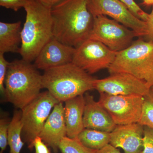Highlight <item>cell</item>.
Listing matches in <instances>:
<instances>
[{"label": "cell", "instance_id": "obj_2", "mask_svg": "<svg viewBox=\"0 0 153 153\" xmlns=\"http://www.w3.org/2000/svg\"><path fill=\"white\" fill-rule=\"evenodd\" d=\"M25 9L26 20L22 30L19 54L22 59L34 61L43 47L53 37L51 7L36 0H28Z\"/></svg>", "mask_w": 153, "mask_h": 153}, {"label": "cell", "instance_id": "obj_28", "mask_svg": "<svg viewBox=\"0 0 153 153\" xmlns=\"http://www.w3.org/2000/svg\"><path fill=\"white\" fill-rule=\"evenodd\" d=\"M146 24L147 26V34L145 37L148 41L153 42V9L150 13L149 14Z\"/></svg>", "mask_w": 153, "mask_h": 153}, {"label": "cell", "instance_id": "obj_23", "mask_svg": "<svg viewBox=\"0 0 153 153\" xmlns=\"http://www.w3.org/2000/svg\"><path fill=\"white\" fill-rule=\"evenodd\" d=\"M143 150L141 153H153V129L144 126Z\"/></svg>", "mask_w": 153, "mask_h": 153}, {"label": "cell", "instance_id": "obj_16", "mask_svg": "<svg viewBox=\"0 0 153 153\" xmlns=\"http://www.w3.org/2000/svg\"><path fill=\"white\" fill-rule=\"evenodd\" d=\"M84 95L78 96L64 102L66 136L70 138L77 137L85 128L83 120L85 102Z\"/></svg>", "mask_w": 153, "mask_h": 153}, {"label": "cell", "instance_id": "obj_31", "mask_svg": "<svg viewBox=\"0 0 153 153\" xmlns=\"http://www.w3.org/2000/svg\"><path fill=\"white\" fill-rule=\"evenodd\" d=\"M143 1L144 5L148 7L153 6V0H143Z\"/></svg>", "mask_w": 153, "mask_h": 153}, {"label": "cell", "instance_id": "obj_11", "mask_svg": "<svg viewBox=\"0 0 153 153\" xmlns=\"http://www.w3.org/2000/svg\"><path fill=\"white\" fill-rule=\"evenodd\" d=\"M94 89L99 93L111 95L144 96L150 92L151 87L145 81L132 74L119 72L110 74L103 79H96Z\"/></svg>", "mask_w": 153, "mask_h": 153}, {"label": "cell", "instance_id": "obj_22", "mask_svg": "<svg viewBox=\"0 0 153 153\" xmlns=\"http://www.w3.org/2000/svg\"><path fill=\"white\" fill-rule=\"evenodd\" d=\"M10 123L7 118L2 117L0 120V153H3L8 145V131Z\"/></svg>", "mask_w": 153, "mask_h": 153}, {"label": "cell", "instance_id": "obj_27", "mask_svg": "<svg viewBox=\"0 0 153 153\" xmlns=\"http://www.w3.org/2000/svg\"><path fill=\"white\" fill-rule=\"evenodd\" d=\"M47 146L40 136L36 137L33 143V148H35V153H51Z\"/></svg>", "mask_w": 153, "mask_h": 153}, {"label": "cell", "instance_id": "obj_32", "mask_svg": "<svg viewBox=\"0 0 153 153\" xmlns=\"http://www.w3.org/2000/svg\"><path fill=\"white\" fill-rule=\"evenodd\" d=\"M151 89H152V90L153 91V86L152 87V88H151Z\"/></svg>", "mask_w": 153, "mask_h": 153}, {"label": "cell", "instance_id": "obj_6", "mask_svg": "<svg viewBox=\"0 0 153 153\" xmlns=\"http://www.w3.org/2000/svg\"><path fill=\"white\" fill-rule=\"evenodd\" d=\"M59 102L47 90L39 94L22 110V135L30 149H33L34 140L39 136L51 110Z\"/></svg>", "mask_w": 153, "mask_h": 153}, {"label": "cell", "instance_id": "obj_26", "mask_svg": "<svg viewBox=\"0 0 153 153\" xmlns=\"http://www.w3.org/2000/svg\"><path fill=\"white\" fill-rule=\"evenodd\" d=\"M28 0H0V6L15 12L25 7Z\"/></svg>", "mask_w": 153, "mask_h": 153}, {"label": "cell", "instance_id": "obj_25", "mask_svg": "<svg viewBox=\"0 0 153 153\" xmlns=\"http://www.w3.org/2000/svg\"><path fill=\"white\" fill-rule=\"evenodd\" d=\"M9 63L10 62L6 60L4 54H0V91L1 94L5 99L6 90L4 82Z\"/></svg>", "mask_w": 153, "mask_h": 153}, {"label": "cell", "instance_id": "obj_29", "mask_svg": "<svg viewBox=\"0 0 153 153\" xmlns=\"http://www.w3.org/2000/svg\"><path fill=\"white\" fill-rule=\"evenodd\" d=\"M96 153H121L119 150L114 147L110 144H108L104 148L97 151Z\"/></svg>", "mask_w": 153, "mask_h": 153}, {"label": "cell", "instance_id": "obj_1", "mask_svg": "<svg viewBox=\"0 0 153 153\" xmlns=\"http://www.w3.org/2000/svg\"><path fill=\"white\" fill-rule=\"evenodd\" d=\"M53 37L76 48L90 38L94 17L88 0H63L51 8Z\"/></svg>", "mask_w": 153, "mask_h": 153}, {"label": "cell", "instance_id": "obj_10", "mask_svg": "<svg viewBox=\"0 0 153 153\" xmlns=\"http://www.w3.org/2000/svg\"><path fill=\"white\" fill-rule=\"evenodd\" d=\"M88 7L94 17L108 16L132 30L137 37L146 35V22L136 17L120 0H88Z\"/></svg>", "mask_w": 153, "mask_h": 153}, {"label": "cell", "instance_id": "obj_3", "mask_svg": "<svg viewBox=\"0 0 153 153\" xmlns=\"http://www.w3.org/2000/svg\"><path fill=\"white\" fill-rule=\"evenodd\" d=\"M37 69L22 59L10 62L4 82L6 101L22 110L39 95L43 86Z\"/></svg>", "mask_w": 153, "mask_h": 153}, {"label": "cell", "instance_id": "obj_7", "mask_svg": "<svg viewBox=\"0 0 153 153\" xmlns=\"http://www.w3.org/2000/svg\"><path fill=\"white\" fill-rule=\"evenodd\" d=\"M135 37L137 36L132 30L106 16L100 15L94 17L89 39L99 41L111 50L118 52L128 47Z\"/></svg>", "mask_w": 153, "mask_h": 153}, {"label": "cell", "instance_id": "obj_4", "mask_svg": "<svg viewBox=\"0 0 153 153\" xmlns=\"http://www.w3.org/2000/svg\"><path fill=\"white\" fill-rule=\"evenodd\" d=\"M95 79L73 63L45 70L42 75L43 88L60 102L94 89Z\"/></svg>", "mask_w": 153, "mask_h": 153}, {"label": "cell", "instance_id": "obj_9", "mask_svg": "<svg viewBox=\"0 0 153 153\" xmlns=\"http://www.w3.org/2000/svg\"><path fill=\"white\" fill-rule=\"evenodd\" d=\"M117 52L99 41L88 39L75 48L72 63L89 74L109 68Z\"/></svg>", "mask_w": 153, "mask_h": 153}, {"label": "cell", "instance_id": "obj_30", "mask_svg": "<svg viewBox=\"0 0 153 153\" xmlns=\"http://www.w3.org/2000/svg\"><path fill=\"white\" fill-rule=\"evenodd\" d=\"M44 5L52 8L53 6L62 1L63 0H36Z\"/></svg>", "mask_w": 153, "mask_h": 153}, {"label": "cell", "instance_id": "obj_14", "mask_svg": "<svg viewBox=\"0 0 153 153\" xmlns=\"http://www.w3.org/2000/svg\"><path fill=\"white\" fill-rule=\"evenodd\" d=\"M67 131L63 102H59L44 123L39 136L55 153L59 149L60 142L66 137Z\"/></svg>", "mask_w": 153, "mask_h": 153}, {"label": "cell", "instance_id": "obj_17", "mask_svg": "<svg viewBox=\"0 0 153 153\" xmlns=\"http://www.w3.org/2000/svg\"><path fill=\"white\" fill-rule=\"evenodd\" d=\"M22 22H0V54L19 53L22 44Z\"/></svg>", "mask_w": 153, "mask_h": 153}, {"label": "cell", "instance_id": "obj_5", "mask_svg": "<svg viewBox=\"0 0 153 153\" xmlns=\"http://www.w3.org/2000/svg\"><path fill=\"white\" fill-rule=\"evenodd\" d=\"M110 74L125 72L153 86V42L139 39L117 52L108 68Z\"/></svg>", "mask_w": 153, "mask_h": 153}, {"label": "cell", "instance_id": "obj_13", "mask_svg": "<svg viewBox=\"0 0 153 153\" xmlns=\"http://www.w3.org/2000/svg\"><path fill=\"white\" fill-rule=\"evenodd\" d=\"M143 126L139 123L117 125L110 133V144L124 153H141L143 150Z\"/></svg>", "mask_w": 153, "mask_h": 153}, {"label": "cell", "instance_id": "obj_18", "mask_svg": "<svg viewBox=\"0 0 153 153\" xmlns=\"http://www.w3.org/2000/svg\"><path fill=\"white\" fill-rule=\"evenodd\" d=\"M76 138L86 147L98 151L110 144V133L84 128Z\"/></svg>", "mask_w": 153, "mask_h": 153}, {"label": "cell", "instance_id": "obj_12", "mask_svg": "<svg viewBox=\"0 0 153 153\" xmlns=\"http://www.w3.org/2000/svg\"><path fill=\"white\" fill-rule=\"evenodd\" d=\"M75 48L52 38L47 43L34 60L37 69L44 71L72 63Z\"/></svg>", "mask_w": 153, "mask_h": 153}, {"label": "cell", "instance_id": "obj_24", "mask_svg": "<svg viewBox=\"0 0 153 153\" xmlns=\"http://www.w3.org/2000/svg\"><path fill=\"white\" fill-rule=\"evenodd\" d=\"M127 6L133 14L139 19L146 22L149 14L143 10L134 0H120Z\"/></svg>", "mask_w": 153, "mask_h": 153}, {"label": "cell", "instance_id": "obj_21", "mask_svg": "<svg viewBox=\"0 0 153 153\" xmlns=\"http://www.w3.org/2000/svg\"><path fill=\"white\" fill-rule=\"evenodd\" d=\"M138 123L153 129V91L152 89L144 96L142 112Z\"/></svg>", "mask_w": 153, "mask_h": 153}, {"label": "cell", "instance_id": "obj_8", "mask_svg": "<svg viewBox=\"0 0 153 153\" xmlns=\"http://www.w3.org/2000/svg\"><path fill=\"white\" fill-rule=\"evenodd\" d=\"M144 96L111 95L100 93L99 102L106 110L116 125L138 123L142 112Z\"/></svg>", "mask_w": 153, "mask_h": 153}, {"label": "cell", "instance_id": "obj_15", "mask_svg": "<svg viewBox=\"0 0 153 153\" xmlns=\"http://www.w3.org/2000/svg\"><path fill=\"white\" fill-rule=\"evenodd\" d=\"M83 124L85 128L92 129L111 133L114 129L115 124L110 115L93 96L85 93Z\"/></svg>", "mask_w": 153, "mask_h": 153}, {"label": "cell", "instance_id": "obj_20", "mask_svg": "<svg viewBox=\"0 0 153 153\" xmlns=\"http://www.w3.org/2000/svg\"><path fill=\"white\" fill-rule=\"evenodd\" d=\"M59 149L62 153H96L97 152L86 147L77 138H70L67 136L60 142Z\"/></svg>", "mask_w": 153, "mask_h": 153}, {"label": "cell", "instance_id": "obj_19", "mask_svg": "<svg viewBox=\"0 0 153 153\" xmlns=\"http://www.w3.org/2000/svg\"><path fill=\"white\" fill-rule=\"evenodd\" d=\"M23 124L22 120V110L16 111L10 123L8 131V145L10 148V153H20L24 143L22 139Z\"/></svg>", "mask_w": 153, "mask_h": 153}]
</instances>
